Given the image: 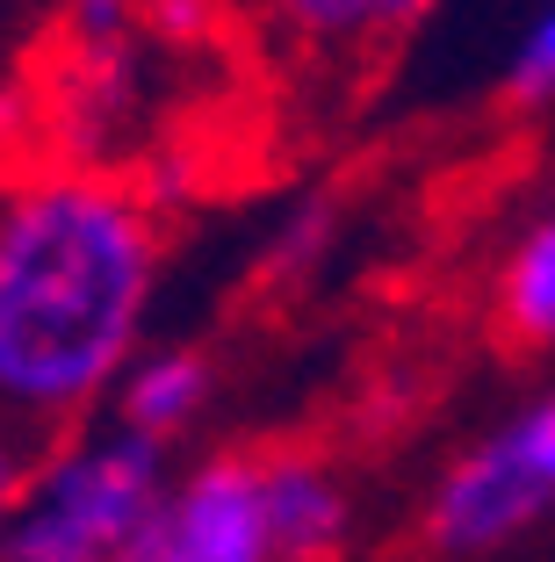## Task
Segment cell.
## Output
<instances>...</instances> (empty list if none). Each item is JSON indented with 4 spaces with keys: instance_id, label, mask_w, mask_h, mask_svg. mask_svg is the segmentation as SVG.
Listing matches in <instances>:
<instances>
[{
    "instance_id": "1",
    "label": "cell",
    "mask_w": 555,
    "mask_h": 562,
    "mask_svg": "<svg viewBox=\"0 0 555 562\" xmlns=\"http://www.w3.org/2000/svg\"><path fill=\"white\" fill-rule=\"evenodd\" d=\"M159 303V210L101 166L0 173V418L30 440L109 412Z\"/></svg>"
},
{
    "instance_id": "2",
    "label": "cell",
    "mask_w": 555,
    "mask_h": 562,
    "mask_svg": "<svg viewBox=\"0 0 555 562\" xmlns=\"http://www.w3.org/2000/svg\"><path fill=\"white\" fill-rule=\"evenodd\" d=\"M174 454L115 418L58 432L36 447L15 513L0 519V562H123L159 505Z\"/></svg>"
},
{
    "instance_id": "3",
    "label": "cell",
    "mask_w": 555,
    "mask_h": 562,
    "mask_svg": "<svg viewBox=\"0 0 555 562\" xmlns=\"http://www.w3.org/2000/svg\"><path fill=\"white\" fill-rule=\"evenodd\" d=\"M555 519V390L506 412L469 440L425 491V548L447 562H484Z\"/></svg>"
},
{
    "instance_id": "4",
    "label": "cell",
    "mask_w": 555,
    "mask_h": 562,
    "mask_svg": "<svg viewBox=\"0 0 555 562\" xmlns=\"http://www.w3.org/2000/svg\"><path fill=\"white\" fill-rule=\"evenodd\" d=\"M123 562H281L260 505V462L202 454V462L174 469Z\"/></svg>"
},
{
    "instance_id": "5",
    "label": "cell",
    "mask_w": 555,
    "mask_h": 562,
    "mask_svg": "<svg viewBox=\"0 0 555 562\" xmlns=\"http://www.w3.org/2000/svg\"><path fill=\"white\" fill-rule=\"evenodd\" d=\"M260 505L281 562H340L354 541V491L311 447H260Z\"/></svg>"
},
{
    "instance_id": "6",
    "label": "cell",
    "mask_w": 555,
    "mask_h": 562,
    "mask_svg": "<svg viewBox=\"0 0 555 562\" xmlns=\"http://www.w3.org/2000/svg\"><path fill=\"white\" fill-rule=\"evenodd\" d=\"M210 397H217V368L202 347H137L123 382L109 390V418L174 454V440L210 412Z\"/></svg>"
},
{
    "instance_id": "7",
    "label": "cell",
    "mask_w": 555,
    "mask_h": 562,
    "mask_svg": "<svg viewBox=\"0 0 555 562\" xmlns=\"http://www.w3.org/2000/svg\"><path fill=\"white\" fill-rule=\"evenodd\" d=\"M498 325L512 347H555V210H541L498 267Z\"/></svg>"
},
{
    "instance_id": "8",
    "label": "cell",
    "mask_w": 555,
    "mask_h": 562,
    "mask_svg": "<svg viewBox=\"0 0 555 562\" xmlns=\"http://www.w3.org/2000/svg\"><path fill=\"white\" fill-rule=\"evenodd\" d=\"M281 15V30L325 50H354V44H382L376 30V0H267Z\"/></svg>"
},
{
    "instance_id": "9",
    "label": "cell",
    "mask_w": 555,
    "mask_h": 562,
    "mask_svg": "<svg viewBox=\"0 0 555 562\" xmlns=\"http://www.w3.org/2000/svg\"><path fill=\"white\" fill-rule=\"evenodd\" d=\"M506 94H512V109H548L555 101V0L520 30V44H512Z\"/></svg>"
},
{
    "instance_id": "10",
    "label": "cell",
    "mask_w": 555,
    "mask_h": 562,
    "mask_svg": "<svg viewBox=\"0 0 555 562\" xmlns=\"http://www.w3.org/2000/svg\"><path fill=\"white\" fill-rule=\"evenodd\" d=\"M36 447H44V440H30L22 426H8V418H0V519L15 513L22 483H30V462H36Z\"/></svg>"
},
{
    "instance_id": "11",
    "label": "cell",
    "mask_w": 555,
    "mask_h": 562,
    "mask_svg": "<svg viewBox=\"0 0 555 562\" xmlns=\"http://www.w3.org/2000/svg\"><path fill=\"white\" fill-rule=\"evenodd\" d=\"M325 232H332V224H325V210L296 216L289 232H281V246H275V260H267V267H275V274H296V267H311V252L325 246Z\"/></svg>"
},
{
    "instance_id": "12",
    "label": "cell",
    "mask_w": 555,
    "mask_h": 562,
    "mask_svg": "<svg viewBox=\"0 0 555 562\" xmlns=\"http://www.w3.org/2000/svg\"><path fill=\"white\" fill-rule=\"evenodd\" d=\"M433 15V0H376V30L382 36H404L411 22H425Z\"/></svg>"
},
{
    "instance_id": "13",
    "label": "cell",
    "mask_w": 555,
    "mask_h": 562,
    "mask_svg": "<svg viewBox=\"0 0 555 562\" xmlns=\"http://www.w3.org/2000/svg\"><path fill=\"white\" fill-rule=\"evenodd\" d=\"M15 109H22L15 94H0V159H8V137H15ZM0 173H8V166H0Z\"/></svg>"
}]
</instances>
